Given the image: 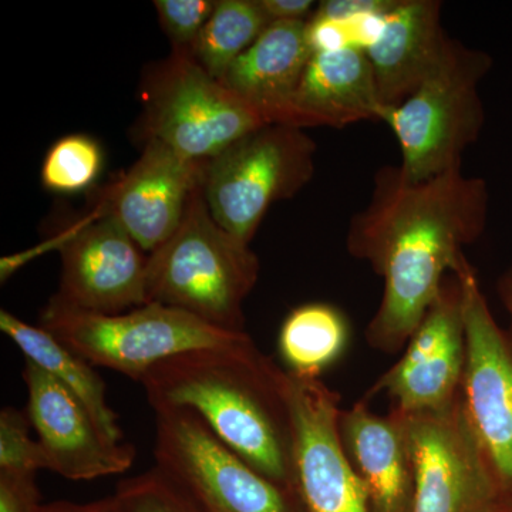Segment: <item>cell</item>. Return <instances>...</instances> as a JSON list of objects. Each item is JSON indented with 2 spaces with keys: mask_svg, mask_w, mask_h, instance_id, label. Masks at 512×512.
<instances>
[{
  "mask_svg": "<svg viewBox=\"0 0 512 512\" xmlns=\"http://www.w3.org/2000/svg\"><path fill=\"white\" fill-rule=\"evenodd\" d=\"M490 190L461 167L413 181L384 165L372 195L349 222L346 247L383 278L379 308L366 329L370 348H406L443 288L487 228Z\"/></svg>",
  "mask_w": 512,
  "mask_h": 512,
  "instance_id": "obj_1",
  "label": "cell"
},
{
  "mask_svg": "<svg viewBox=\"0 0 512 512\" xmlns=\"http://www.w3.org/2000/svg\"><path fill=\"white\" fill-rule=\"evenodd\" d=\"M151 409H188L279 487L299 493L288 372L248 338L163 360L141 377Z\"/></svg>",
  "mask_w": 512,
  "mask_h": 512,
  "instance_id": "obj_2",
  "label": "cell"
},
{
  "mask_svg": "<svg viewBox=\"0 0 512 512\" xmlns=\"http://www.w3.org/2000/svg\"><path fill=\"white\" fill-rule=\"evenodd\" d=\"M259 271L249 245L212 217L201 183L180 227L148 256V303L181 309L215 328L245 332L244 302Z\"/></svg>",
  "mask_w": 512,
  "mask_h": 512,
  "instance_id": "obj_3",
  "label": "cell"
},
{
  "mask_svg": "<svg viewBox=\"0 0 512 512\" xmlns=\"http://www.w3.org/2000/svg\"><path fill=\"white\" fill-rule=\"evenodd\" d=\"M491 67L487 52L450 39L439 67L419 89L383 110L380 121L399 143L407 178L429 180L463 165V154L484 128L480 84Z\"/></svg>",
  "mask_w": 512,
  "mask_h": 512,
  "instance_id": "obj_4",
  "label": "cell"
},
{
  "mask_svg": "<svg viewBox=\"0 0 512 512\" xmlns=\"http://www.w3.org/2000/svg\"><path fill=\"white\" fill-rule=\"evenodd\" d=\"M40 326L90 365L106 367L136 382L170 357L225 348L251 338L247 332L215 328L161 303L103 315L73 308L56 296L40 313Z\"/></svg>",
  "mask_w": 512,
  "mask_h": 512,
  "instance_id": "obj_5",
  "label": "cell"
},
{
  "mask_svg": "<svg viewBox=\"0 0 512 512\" xmlns=\"http://www.w3.org/2000/svg\"><path fill=\"white\" fill-rule=\"evenodd\" d=\"M315 141L303 128L265 124L205 161L202 190L212 217L249 245L276 202L291 200L315 175Z\"/></svg>",
  "mask_w": 512,
  "mask_h": 512,
  "instance_id": "obj_6",
  "label": "cell"
},
{
  "mask_svg": "<svg viewBox=\"0 0 512 512\" xmlns=\"http://www.w3.org/2000/svg\"><path fill=\"white\" fill-rule=\"evenodd\" d=\"M141 133L188 160H211L265 121L192 59L171 52L141 84Z\"/></svg>",
  "mask_w": 512,
  "mask_h": 512,
  "instance_id": "obj_7",
  "label": "cell"
},
{
  "mask_svg": "<svg viewBox=\"0 0 512 512\" xmlns=\"http://www.w3.org/2000/svg\"><path fill=\"white\" fill-rule=\"evenodd\" d=\"M154 413V467L190 491L208 511L308 512L301 495L249 466L191 410L163 407Z\"/></svg>",
  "mask_w": 512,
  "mask_h": 512,
  "instance_id": "obj_8",
  "label": "cell"
},
{
  "mask_svg": "<svg viewBox=\"0 0 512 512\" xmlns=\"http://www.w3.org/2000/svg\"><path fill=\"white\" fill-rule=\"evenodd\" d=\"M454 275L463 291L466 366L461 403L507 497H512V333L501 328L467 258Z\"/></svg>",
  "mask_w": 512,
  "mask_h": 512,
  "instance_id": "obj_9",
  "label": "cell"
},
{
  "mask_svg": "<svg viewBox=\"0 0 512 512\" xmlns=\"http://www.w3.org/2000/svg\"><path fill=\"white\" fill-rule=\"evenodd\" d=\"M402 416L414 463L412 512H498L507 495L468 423L461 397L440 412Z\"/></svg>",
  "mask_w": 512,
  "mask_h": 512,
  "instance_id": "obj_10",
  "label": "cell"
},
{
  "mask_svg": "<svg viewBox=\"0 0 512 512\" xmlns=\"http://www.w3.org/2000/svg\"><path fill=\"white\" fill-rule=\"evenodd\" d=\"M464 366L463 291L457 276L451 274L399 362L376 380L363 400L370 402L384 394L392 409L406 416L440 412L460 396Z\"/></svg>",
  "mask_w": 512,
  "mask_h": 512,
  "instance_id": "obj_11",
  "label": "cell"
},
{
  "mask_svg": "<svg viewBox=\"0 0 512 512\" xmlns=\"http://www.w3.org/2000/svg\"><path fill=\"white\" fill-rule=\"evenodd\" d=\"M293 461L308 512H370L362 480L340 437V394L320 377L288 372Z\"/></svg>",
  "mask_w": 512,
  "mask_h": 512,
  "instance_id": "obj_12",
  "label": "cell"
},
{
  "mask_svg": "<svg viewBox=\"0 0 512 512\" xmlns=\"http://www.w3.org/2000/svg\"><path fill=\"white\" fill-rule=\"evenodd\" d=\"M126 229L99 208L60 249L56 298L82 311L117 315L147 305L148 256Z\"/></svg>",
  "mask_w": 512,
  "mask_h": 512,
  "instance_id": "obj_13",
  "label": "cell"
},
{
  "mask_svg": "<svg viewBox=\"0 0 512 512\" xmlns=\"http://www.w3.org/2000/svg\"><path fill=\"white\" fill-rule=\"evenodd\" d=\"M28 419L49 461V470L83 481L126 473L136 450L101 431L86 406L45 370L26 360Z\"/></svg>",
  "mask_w": 512,
  "mask_h": 512,
  "instance_id": "obj_14",
  "label": "cell"
},
{
  "mask_svg": "<svg viewBox=\"0 0 512 512\" xmlns=\"http://www.w3.org/2000/svg\"><path fill=\"white\" fill-rule=\"evenodd\" d=\"M204 164L148 140L136 163L103 191L96 207L151 254L180 227L192 192L202 183Z\"/></svg>",
  "mask_w": 512,
  "mask_h": 512,
  "instance_id": "obj_15",
  "label": "cell"
},
{
  "mask_svg": "<svg viewBox=\"0 0 512 512\" xmlns=\"http://www.w3.org/2000/svg\"><path fill=\"white\" fill-rule=\"evenodd\" d=\"M340 437L357 476L365 485L369 510L412 512L414 463L404 417L396 410L380 416L360 400L342 410Z\"/></svg>",
  "mask_w": 512,
  "mask_h": 512,
  "instance_id": "obj_16",
  "label": "cell"
},
{
  "mask_svg": "<svg viewBox=\"0 0 512 512\" xmlns=\"http://www.w3.org/2000/svg\"><path fill=\"white\" fill-rule=\"evenodd\" d=\"M439 0H396L366 55L384 109L399 106L439 67L448 42Z\"/></svg>",
  "mask_w": 512,
  "mask_h": 512,
  "instance_id": "obj_17",
  "label": "cell"
},
{
  "mask_svg": "<svg viewBox=\"0 0 512 512\" xmlns=\"http://www.w3.org/2000/svg\"><path fill=\"white\" fill-rule=\"evenodd\" d=\"M313 56L306 22H274L229 67L221 80L266 124H286Z\"/></svg>",
  "mask_w": 512,
  "mask_h": 512,
  "instance_id": "obj_18",
  "label": "cell"
},
{
  "mask_svg": "<svg viewBox=\"0 0 512 512\" xmlns=\"http://www.w3.org/2000/svg\"><path fill=\"white\" fill-rule=\"evenodd\" d=\"M384 107L362 50L315 53L293 99L289 126L343 128L380 121Z\"/></svg>",
  "mask_w": 512,
  "mask_h": 512,
  "instance_id": "obj_19",
  "label": "cell"
},
{
  "mask_svg": "<svg viewBox=\"0 0 512 512\" xmlns=\"http://www.w3.org/2000/svg\"><path fill=\"white\" fill-rule=\"evenodd\" d=\"M0 330L22 350L26 360L35 363L70 390L86 406L109 439L124 443L119 416L107 402L106 383L93 365L42 326L29 325L5 309L0 311Z\"/></svg>",
  "mask_w": 512,
  "mask_h": 512,
  "instance_id": "obj_20",
  "label": "cell"
},
{
  "mask_svg": "<svg viewBox=\"0 0 512 512\" xmlns=\"http://www.w3.org/2000/svg\"><path fill=\"white\" fill-rule=\"evenodd\" d=\"M348 340V320L339 309L329 303H306L282 323L279 353L292 375L320 377L338 362Z\"/></svg>",
  "mask_w": 512,
  "mask_h": 512,
  "instance_id": "obj_21",
  "label": "cell"
},
{
  "mask_svg": "<svg viewBox=\"0 0 512 512\" xmlns=\"http://www.w3.org/2000/svg\"><path fill=\"white\" fill-rule=\"evenodd\" d=\"M269 25L258 0H220L190 55L205 72L222 80Z\"/></svg>",
  "mask_w": 512,
  "mask_h": 512,
  "instance_id": "obj_22",
  "label": "cell"
},
{
  "mask_svg": "<svg viewBox=\"0 0 512 512\" xmlns=\"http://www.w3.org/2000/svg\"><path fill=\"white\" fill-rule=\"evenodd\" d=\"M103 168L100 144L86 134H70L47 151L42 165L43 187L59 194H74L92 187Z\"/></svg>",
  "mask_w": 512,
  "mask_h": 512,
  "instance_id": "obj_23",
  "label": "cell"
},
{
  "mask_svg": "<svg viewBox=\"0 0 512 512\" xmlns=\"http://www.w3.org/2000/svg\"><path fill=\"white\" fill-rule=\"evenodd\" d=\"M113 497L121 512H210L157 467L120 481Z\"/></svg>",
  "mask_w": 512,
  "mask_h": 512,
  "instance_id": "obj_24",
  "label": "cell"
},
{
  "mask_svg": "<svg viewBox=\"0 0 512 512\" xmlns=\"http://www.w3.org/2000/svg\"><path fill=\"white\" fill-rule=\"evenodd\" d=\"M30 421L19 410L0 412V473L35 476L49 470V461L39 440L30 437Z\"/></svg>",
  "mask_w": 512,
  "mask_h": 512,
  "instance_id": "obj_25",
  "label": "cell"
},
{
  "mask_svg": "<svg viewBox=\"0 0 512 512\" xmlns=\"http://www.w3.org/2000/svg\"><path fill=\"white\" fill-rule=\"evenodd\" d=\"M158 19L174 52L191 53L214 12V0H156Z\"/></svg>",
  "mask_w": 512,
  "mask_h": 512,
  "instance_id": "obj_26",
  "label": "cell"
},
{
  "mask_svg": "<svg viewBox=\"0 0 512 512\" xmlns=\"http://www.w3.org/2000/svg\"><path fill=\"white\" fill-rule=\"evenodd\" d=\"M40 504L35 476L0 473V512H35Z\"/></svg>",
  "mask_w": 512,
  "mask_h": 512,
  "instance_id": "obj_27",
  "label": "cell"
},
{
  "mask_svg": "<svg viewBox=\"0 0 512 512\" xmlns=\"http://www.w3.org/2000/svg\"><path fill=\"white\" fill-rule=\"evenodd\" d=\"M269 22H308L316 10L312 0H258Z\"/></svg>",
  "mask_w": 512,
  "mask_h": 512,
  "instance_id": "obj_28",
  "label": "cell"
},
{
  "mask_svg": "<svg viewBox=\"0 0 512 512\" xmlns=\"http://www.w3.org/2000/svg\"><path fill=\"white\" fill-rule=\"evenodd\" d=\"M394 0H326L316 6L315 15L325 18L345 19L360 13L387 9Z\"/></svg>",
  "mask_w": 512,
  "mask_h": 512,
  "instance_id": "obj_29",
  "label": "cell"
},
{
  "mask_svg": "<svg viewBox=\"0 0 512 512\" xmlns=\"http://www.w3.org/2000/svg\"><path fill=\"white\" fill-rule=\"evenodd\" d=\"M35 512H121L119 505L111 497L103 498L94 503L77 504L70 501H55V503L37 505Z\"/></svg>",
  "mask_w": 512,
  "mask_h": 512,
  "instance_id": "obj_30",
  "label": "cell"
},
{
  "mask_svg": "<svg viewBox=\"0 0 512 512\" xmlns=\"http://www.w3.org/2000/svg\"><path fill=\"white\" fill-rule=\"evenodd\" d=\"M497 293L512 319V261L497 281Z\"/></svg>",
  "mask_w": 512,
  "mask_h": 512,
  "instance_id": "obj_31",
  "label": "cell"
}]
</instances>
